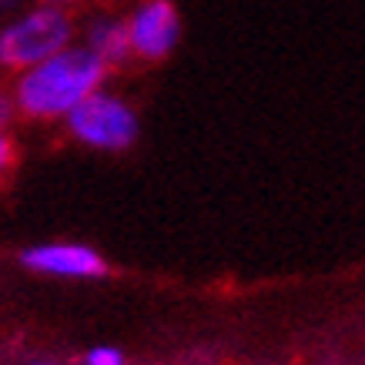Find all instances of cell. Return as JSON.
<instances>
[{
  "label": "cell",
  "mask_w": 365,
  "mask_h": 365,
  "mask_svg": "<svg viewBox=\"0 0 365 365\" xmlns=\"http://www.w3.org/2000/svg\"><path fill=\"white\" fill-rule=\"evenodd\" d=\"M67 131L81 144L98 151H124L138 141V114L128 101L114 98L108 91H94L74 111L64 118Z\"/></svg>",
  "instance_id": "3957f363"
},
{
  "label": "cell",
  "mask_w": 365,
  "mask_h": 365,
  "mask_svg": "<svg viewBox=\"0 0 365 365\" xmlns=\"http://www.w3.org/2000/svg\"><path fill=\"white\" fill-rule=\"evenodd\" d=\"M131 54L141 61H165L181 41V17L171 0H144L128 17Z\"/></svg>",
  "instance_id": "277c9868"
},
{
  "label": "cell",
  "mask_w": 365,
  "mask_h": 365,
  "mask_svg": "<svg viewBox=\"0 0 365 365\" xmlns=\"http://www.w3.org/2000/svg\"><path fill=\"white\" fill-rule=\"evenodd\" d=\"M84 47L91 54H98L108 67H121L131 61V41H128V24L114 21V17H98L88 24L84 34Z\"/></svg>",
  "instance_id": "8992f818"
},
{
  "label": "cell",
  "mask_w": 365,
  "mask_h": 365,
  "mask_svg": "<svg viewBox=\"0 0 365 365\" xmlns=\"http://www.w3.org/2000/svg\"><path fill=\"white\" fill-rule=\"evenodd\" d=\"M37 365H54V362H37Z\"/></svg>",
  "instance_id": "7c38bea8"
},
{
  "label": "cell",
  "mask_w": 365,
  "mask_h": 365,
  "mask_svg": "<svg viewBox=\"0 0 365 365\" xmlns=\"http://www.w3.org/2000/svg\"><path fill=\"white\" fill-rule=\"evenodd\" d=\"M17 4H21V0H0V7H4V11H7V7H17Z\"/></svg>",
  "instance_id": "30bf717a"
},
{
  "label": "cell",
  "mask_w": 365,
  "mask_h": 365,
  "mask_svg": "<svg viewBox=\"0 0 365 365\" xmlns=\"http://www.w3.org/2000/svg\"><path fill=\"white\" fill-rule=\"evenodd\" d=\"M111 67L88 47H64L61 54L21 71L14 84V108L34 121L67 118L84 98L101 91V81Z\"/></svg>",
  "instance_id": "6da1fadb"
},
{
  "label": "cell",
  "mask_w": 365,
  "mask_h": 365,
  "mask_svg": "<svg viewBox=\"0 0 365 365\" xmlns=\"http://www.w3.org/2000/svg\"><path fill=\"white\" fill-rule=\"evenodd\" d=\"M24 265L44 275H61V278H101L108 272L104 258L88 245H37L21 255Z\"/></svg>",
  "instance_id": "5b68a950"
},
{
  "label": "cell",
  "mask_w": 365,
  "mask_h": 365,
  "mask_svg": "<svg viewBox=\"0 0 365 365\" xmlns=\"http://www.w3.org/2000/svg\"><path fill=\"white\" fill-rule=\"evenodd\" d=\"M47 4H57V7H64V4H67V0H47Z\"/></svg>",
  "instance_id": "8fae6325"
},
{
  "label": "cell",
  "mask_w": 365,
  "mask_h": 365,
  "mask_svg": "<svg viewBox=\"0 0 365 365\" xmlns=\"http://www.w3.org/2000/svg\"><path fill=\"white\" fill-rule=\"evenodd\" d=\"M14 161V148H11V141H7V134L0 131V171L11 165Z\"/></svg>",
  "instance_id": "ba28073f"
},
{
  "label": "cell",
  "mask_w": 365,
  "mask_h": 365,
  "mask_svg": "<svg viewBox=\"0 0 365 365\" xmlns=\"http://www.w3.org/2000/svg\"><path fill=\"white\" fill-rule=\"evenodd\" d=\"M84 365H124V355L118 349H108V345H101V349H91L84 355Z\"/></svg>",
  "instance_id": "52a82bcc"
},
{
  "label": "cell",
  "mask_w": 365,
  "mask_h": 365,
  "mask_svg": "<svg viewBox=\"0 0 365 365\" xmlns=\"http://www.w3.org/2000/svg\"><path fill=\"white\" fill-rule=\"evenodd\" d=\"M71 37H74V24L64 7L57 4L34 7L7 27H0V67L27 71L71 47Z\"/></svg>",
  "instance_id": "7a4b0ae2"
},
{
  "label": "cell",
  "mask_w": 365,
  "mask_h": 365,
  "mask_svg": "<svg viewBox=\"0 0 365 365\" xmlns=\"http://www.w3.org/2000/svg\"><path fill=\"white\" fill-rule=\"evenodd\" d=\"M14 111H17V108H14V101L0 94V131H4V124L14 118Z\"/></svg>",
  "instance_id": "9c48e42d"
}]
</instances>
